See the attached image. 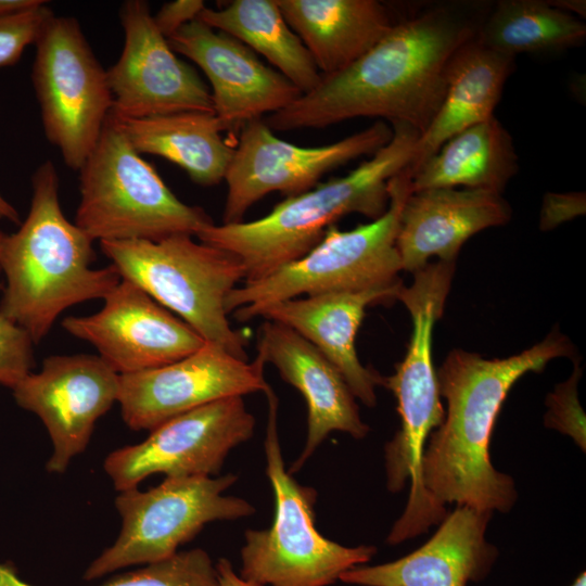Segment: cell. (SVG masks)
<instances>
[{
  "label": "cell",
  "mask_w": 586,
  "mask_h": 586,
  "mask_svg": "<svg viewBox=\"0 0 586 586\" xmlns=\"http://www.w3.org/2000/svg\"><path fill=\"white\" fill-rule=\"evenodd\" d=\"M572 355V344L558 331L507 358L484 359L462 349L448 354L436 373L447 411L431 433L422 460V484L437 507L456 502L492 513L512 508L514 482L497 471L489 457L497 416L521 377L542 371L553 358Z\"/></svg>",
  "instance_id": "7a4b0ae2"
},
{
  "label": "cell",
  "mask_w": 586,
  "mask_h": 586,
  "mask_svg": "<svg viewBox=\"0 0 586 586\" xmlns=\"http://www.w3.org/2000/svg\"><path fill=\"white\" fill-rule=\"evenodd\" d=\"M54 13L47 4L9 17H0V68L20 61L25 49L35 44L43 25Z\"/></svg>",
  "instance_id": "1f68e13d"
},
{
  "label": "cell",
  "mask_w": 586,
  "mask_h": 586,
  "mask_svg": "<svg viewBox=\"0 0 586 586\" xmlns=\"http://www.w3.org/2000/svg\"><path fill=\"white\" fill-rule=\"evenodd\" d=\"M518 161L512 137L493 116L448 139L412 175L410 190L462 187L501 193L518 173Z\"/></svg>",
  "instance_id": "484cf974"
},
{
  "label": "cell",
  "mask_w": 586,
  "mask_h": 586,
  "mask_svg": "<svg viewBox=\"0 0 586 586\" xmlns=\"http://www.w3.org/2000/svg\"><path fill=\"white\" fill-rule=\"evenodd\" d=\"M196 20L262 54L302 94L321 80L322 75L277 0H234L217 10L205 7Z\"/></svg>",
  "instance_id": "4316f807"
},
{
  "label": "cell",
  "mask_w": 586,
  "mask_h": 586,
  "mask_svg": "<svg viewBox=\"0 0 586 586\" xmlns=\"http://www.w3.org/2000/svg\"><path fill=\"white\" fill-rule=\"evenodd\" d=\"M47 4L42 0H0V17H9L33 11Z\"/></svg>",
  "instance_id": "e575fe53"
},
{
  "label": "cell",
  "mask_w": 586,
  "mask_h": 586,
  "mask_svg": "<svg viewBox=\"0 0 586 586\" xmlns=\"http://www.w3.org/2000/svg\"><path fill=\"white\" fill-rule=\"evenodd\" d=\"M257 354L272 364L307 404V438L301 456L288 471H298L333 431L355 438L369 428L359 416L355 396L337 368L310 342L291 328L266 320L259 329Z\"/></svg>",
  "instance_id": "d6986e66"
},
{
  "label": "cell",
  "mask_w": 586,
  "mask_h": 586,
  "mask_svg": "<svg viewBox=\"0 0 586 586\" xmlns=\"http://www.w3.org/2000/svg\"><path fill=\"white\" fill-rule=\"evenodd\" d=\"M255 419L242 396L219 399L174 417L141 443L111 453L104 470L119 492L153 473L218 474L229 451L252 437Z\"/></svg>",
  "instance_id": "4fadbf2b"
},
{
  "label": "cell",
  "mask_w": 586,
  "mask_h": 586,
  "mask_svg": "<svg viewBox=\"0 0 586 586\" xmlns=\"http://www.w3.org/2000/svg\"><path fill=\"white\" fill-rule=\"evenodd\" d=\"M391 126L392 139L347 175L286 196L259 219L212 224L196 238L235 255L247 282L303 257L345 215L357 213L371 220L379 218L388 206V181L409 166L419 137L408 125Z\"/></svg>",
  "instance_id": "277c9868"
},
{
  "label": "cell",
  "mask_w": 586,
  "mask_h": 586,
  "mask_svg": "<svg viewBox=\"0 0 586 586\" xmlns=\"http://www.w3.org/2000/svg\"><path fill=\"white\" fill-rule=\"evenodd\" d=\"M204 8L202 0L170 1L162 5L153 20L161 34L168 39L184 25L196 20Z\"/></svg>",
  "instance_id": "836d02e7"
},
{
  "label": "cell",
  "mask_w": 586,
  "mask_h": 586,
  "mask_svg": "<svg viewBox=\"0 0 586 586\" xmlns=\"http://www.w3.org/2000/svg\"><path fill=\"white\" fill-rule=\"evenodd\" d=\"M514 58L494 51L474 37L454 55L442 103L421 132L406 168L410 177L448 139L494 116Z\"/></svg>",
  "instance_id": "603a6c76"
},
{
  "label": "cell",
  "mask_w": 586,
  "mask_h": 586,
  "mask_svg": "<svg viewBox=\"0 0 586 586\" xmlns=\"http://www.w3.org/2000/svg\"><path fill=\"white\" fill-rule=\"evenodd\" d=\"M491 5L441 3L392 28L344 69L264 118L273 131L324 128L357 117L405 124L419 135L437 112L456 52L476 33Z\"/></svg>",
  "instance_id": "6da1fadb"
},
{
  "label": "cell",
  "mask_w": 586,
  "mask_h": 586,
  "mask_svg": "<svg viewBox=\"0 0 586 586\" xmlns=\"http://www.w3.org/2000/svg\"><path fill=\"white\" fill-rule=\"evenodd\" d=\"M0 219H5L16 225L20 222L17 209L0 193Z\"/></svg>",
  "instance_id": "8d00e7d4"
},
{
  "label": "cell",
  "mask_w": 586,
  "mask_h": 586,
  "mask_svg": "<svg viewBox=\"0 0 586 586\" xmlns=\"http://www.w3.org/2000/svg\"><path fill=\"white\" fill-rule=\"evenodd\" d=\"M571 586H586V573L583 571Z\"/></svg>",
  "instance_id": "74e56055"
},
{
  "label": "cell",
  "mask_w": 586,
  "mask_h": 586,
  "mask_svg": "<svg viewBox=\"0 0 586 586\" xmlns=\"http://www.w3.org/2000/svg\"><path fill=\"white\" fill-rule=\"evenodd\" d=\"M112 117L139 154L166 158L203 187L225 180L234 146L222 138L224 127L214 113L187 111L137 119Z\"/></svg>",
  "instance_id": "d4e9b609"
},
{
  "label": "cell",
  "mask_w": 586,
  "mask_h": 586,
  "mask_svg": "<svg viewBox=\"0 0 586 586\" xmlns=\"http://www.w3.org/2000/svg\"><path fill=\"white\" fill-rule=\"evenodd\" d=\"M35 48L31 80L44 135L78 171L113 110L106 71L74 17L53 14Z\"/></svg>",
  "instance_id": "30bf717a"
},
{
  "label": "cell",
  "mask_w": 586,
  "mask_h": 586,
  "mask_svg": "<svg viewBox=\"0 0 586 586\" xmlns=\"http://www.w3.org/2000/svg\"><path fill=\"white\" fill-rule=\"evenodd\" d=\"M170 48L195 63L207 77L215 116L225 131L279 112L302 92L282 74L232 36L199 20L168 39Z\"/></svg>",
  "instance_id": "ac0fdd59"
},
{
  "label": "cell",
  "mask_w": 586,
  "mask_h": 586,
  "mask_svg": "<svg viewBox=\"0 0 586 586\" xmlns=\"http://www.w3.org/2000/svg\"><path fill=\"white\" fill-rule=\"evenodd\" d=\"M585 213V193H547L544 196L539 226L550 230Z\"/></svg>",
  "instance_id": "d6a6232c"
},
{
  "label": "cell",
  "mask_w": 586,
  "mask_h": 586,
  "mask_svg": "<svg viewBox=\"0 0 586 586\" xmlns=\"http://www.w3.org/2000/svg\"><path fill=\"white\" fill-rule=\"evenodd\" d=\"M582 370L575 362L571 377L558 384L546 399L548 411L545 425L571 436L583 449L586 448L585 413L577 397V382Z\"/></svg>",
  "instance_id": "f546056e"
},
{
  "label": "cell",
  "mask_w": 586,
  "mask_h": 586,
  "mask_svg": "<svg viewBox=\"0 0 586 586\" xmlns=\"http://www.w3.org/2000/svg\"><path fill=\"white\" fill-rule=\"evenodd\" d=\"M265 360L238 358L205 342L194 353L171 364L119 374L117 402L132 430H153L167 420L206 404L269 386Z\"/></svg>",
  "instance_id": "9a60e30c"
},
{
  "label": "cell",
  "mask_w": 586,
  "mask_h": 586,
  "mask_svg": "<svg viewBox=\"0 0 586 586\" xmlns=\"http://www.w3.org/2000/svg\"><path fill=\"white\" fill-rule=\"evenodd\" d=\"M510 217V206L498 192L457 188L411 192L403 205L396 238L402 269L415 273L432 256L455 262L470 237L505 225Z\"/></svg>",
  "instance_id": "7402d4cb"
},
{
  "label": "cell",
  "mask_w": 586,
  "mask_h": 586,
  "mask_svg": "<svg viewBox=\"0 0 586 586\" xmlns=\"http://www.w3.org/2000/svg\"><path fill=\"white\" fill-rule=\"evenodd\" d=\"M265 438L266 473L275 495L269 528L247 530L241 549V577L255 586H328L375 553L373 546L346 547L315 526L317 493L285 470L278 436V398L270 387Z\"/></svg>",
  "instance_id": "9c48e42d"
},
{
  "label": "cell",
  "mask_w": 586,
  "mask_h": 586,
  "mask_svg": "<svg viewBox=\"0 0 586 586\" xmlns=\"http://www.w3.org/2000/svg\"><path fill=\"white\" fill-rule=\"evenodd\" d=\"M26 218L12 233L0 229V270L5 285L0 314L38 344L68 307L104 298L122 280L111 264L92 268L93 240L63 214L60 179L51 161L31 177Z\"/></svg>",
  "instance_id": "3957f363"
},
{
  "label": "cell",
  "mask_w": 586,
  "mask_h": 586,
  "mask_svg": "<svg viewBox=\"0 0 586 586\" xmlns=\"http://www.w3.org/2000/svg\"><path fill=\"white\" fill-rule=\"evenodd\" d=\"M402 285L279 301L256 309L251 319L259 316L301 334L337 368L355 398L373 407L383 377L361 365L355 340L366 308L396 300Z\"/></svg>",
  "instance_id": "44dd1931"
},
{
  "label": "cell",
  "mask_w": 586,
  "mask_h": 586,
  "mask_svg": "<svg viewBox=\"0 0 586 586\" xmlns=\"http://www.w3.org/2000/svg\"><path fill=\"white\" fill-rule=\"evenodd\" d=\"M33 345L23 328L0 314V384L13 390L31 372L35 367Z\"/></svg>",
  "instance_id": "4dcf8cb0"
},
{
  "label": "cell",
  "mask_w": 586,
  "mask_h": 586,
  "mask_svg": "<svg viewBox=\"0 0 586 586\" xmlns=\"http://www.w3.org/2000/svg\"><path fill=\"white\" fill-rule=\"evenodd\" d=\"M392 136V126L377 120L336 142L305 148L278 138L264 118L247 122L240 129L225 176L228 191L222 224L243 221L246 211L271 192L292 196L310 190L334 168L374 154Z\"/></svg>",
  "instance_id": "7c38bea8"
},
{
  "label": "cell",
  "mask_w": 586,
  "mask_h": 586,
  "mask_svg": "<svg viewBox=\"0 0 586 586\" xmlns=\"http://www.w3.org/2000/svg\"><path fill=\"white\" fill-rule=\"evenodd\" d=\"M78 171L75 224L93 241L196 237L214 224L203 208L183 203L170 191L111 115Z\"/></svg>",
  "instance_id": "8992f818"
},
{
  "label": "cell",
  "mask_w": 586,
  "mask_h": 586,
  "mask_svg": "<svg viewBox=\"0 0 586 586\" xmlns=\"http://www.w3.org/2000/svg\"><path fill=\"white\" fill-rule=\"evenodd\" d=\"M119 374L99 355H53L14 388L17 405L37 415L51 437L47 470L63 473L82 453L95 421L117 402Z\"/></svg>",
  "instance_id": "e0dca14e"
},
{
  "label": "cell",
  "mask_w": 586,
  "mask_h": 586,
  "mask_svg": "<svg viewBox=\"0 0 586 586\" xmlns=\"http://www.w3.org/2000/svg\"><path fill=\"white\" fill-rule=\"evenodd\" d=\"M103 300L98 313L68 316L61 324L71 335L94 346L118 374L171 364L205 343L183 320L128 279L122 278Z\"/></svg>",
  "instance_id": "2e32d148"
},
{
  "label": "cell",
  "mask_w": 586,
  "mask_h": 586,
  "mask_svg": "<svg viewBox=\"0 0 586 586\" xmlns=\"http://www.w3.org/2000/svg\"><path fill=\"white\" fill-rule=\"evenodd\" d=\"M100 249L122 278L139 285L205 342L247 360V339L232 329L225 307L228 294L245 279L235 255L187 234L102 241Z\"/></svg>",
  "instance_id": "52a82bcc"
},
{
  "label": "cell",
  "mask_w": 586,
  "mask_h": 586,
  "mask_svg": "<svg viewBox=\"0 0 586 586\" xmlns=\"http://www.w3.org/2000/svg\"><path fill=\"white\" fill-rule=\"evenodd\" d=\"M455 263H428L413 273L411 285L399 289L412 321L407 354L396 365L393 375L383 377L382 385L396 397L400 426L386 445L387 487L402 489L410 482L407 506L392 527L387 543L395 545L424 533L446 517L422 484V460L431 433L443 422L445 411L440 400L437 374L432 361V331L442 317L454 276Z\"/></svg>",
  "instance_id": "5b68a950"
},
{
  "label": "cell",
  "mask_w": 586,
  "mask_h": 586,
  "mask_svg": "<svg viewBox=\"0 0 586 586\" xmlns=\"http://www.w3.org/2000/svg\"><path fill=\"white\" fill-rule=\"evenodd\" d=\"M217 586H255L246 582L233 571L231 563L225 559H219L217 565Z\"/></svg>",
  "instance_id": "d590c367"
},
{
  "label": "cell",
  "mask_w": 586,
  "mask_h": 586,
  "mask_svg": "<svg viewBox=\"0 0 586 586\" xmlns=\"http://www.w3.org/2000/svg\"><path fill=\"white\" fill-rule=\"evenodd\" d=\"M586 37L582 20L539 0H501L491 5L475 38L485 47L514 58L519 53L555 52L579 46Z\"/></svg>",
  "instance_id": "83f0119b"
},
{
  "label": "cell",
  "mask_w": 586,
  "mask_h": 586,
  "mask_svg": "<svg viewBox=\"0 0 586 586\" xmlns=\"http://www.w3.org/2000/svg\"><path fill=\"white\" fill-rule=\"evenodd\" d=\"M492 512L457 506L435 534L405 557L371 566H356L340 576L360 586H467L489 573L497 549L485 537Z\"/></svg>",
  "instance_id": "ffe728a7"
},
{
  "label": "cell",
  "mask_w": 586,
  "mask_h": 586,
  "mask_svg": "<svg viewBox=\"0 0 586 586\" xmlns=\"http://www.w3.org/2000/svg\"><path fill=\"white\" fill-rule=\"evenodd\" d=\"M322 76L337 73L372 48L395 22L375 0H277Z\"/></svg>",
  "instance_id": "cb8c5ba5"
},
{
  "label": "cell",
  "mask_w": 586,
  "mask_h": 586,
  "mask_svg": "<svg viewBox=\"0 0 586 586\" xmlns=\"http://www.w3.org/2000/svg\"><path fill=\"white\" fill-rule=\"evenodd\" d=\"M237 481L234 474L166 476L156 487L120 492L115 506L122 517L116 542L87 569L84 578L94 579L132 564L166 559L192 539L203 526L217 520H237L254 513L245 499L224 496Z\"/></svg>",
  "instance_id": "8fae6325"
},
{
  "label": "cell",
  "mask_w": 586,
  "mask_h": 586,
  "mask_svg": "<svg viewBox=\"0 0 586 586\" xmlns=\"http://www.w3.org/2000/svg\"><path fill=\"white\" fill-rule=\"evenodd\" d=\"M124 46L106 71L113 95L111 115L137 119L187 111L211 112V90L180 60L157 29L145 1L128 0L119 11Z\"/></svg>",
  "instance_id": "5bb4252c"
},
{
  "label": "cell",
  "mask_w": 586,
  "mask_h": 586,
  "mask_svg": "<svg viewBox=\"0 0 586 586\" xmlns=\"http://www.w3.org/2000/svg\"><path fill=\"white\" fill-rule=\"evenodd\" d=\"M410 181L406 169L388 181V206L379 218L352 230L333 225L303 257L234 288L225 303L228 315L249 321L256 309L279 301L402 284L396 238Z\"/></svg>",
  "instance_id": "ba28073f"
},
{
  "label": "cell",
  "mask_w": 586,
  "mask_h": 586,
  "mask_svg": "<svg viewBox=\"0 0 586 586\" xmlns=\"http://www.w3.org/2000/svg\"><path fill=\"white\" fill-rule=\"evenodd\" d=\"M217 571L202 549L176 552L129 573L116 575L100 586H217ZM0 586H29L12 571L0 572Z\"/></svg>",
  "instance_id": "f1b7e54d"
}]
</instances>
